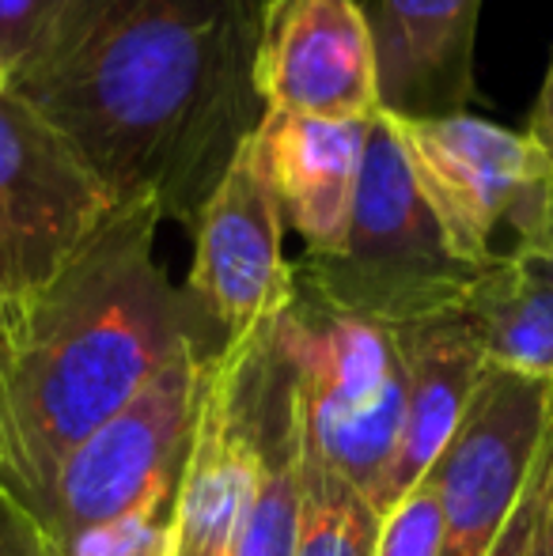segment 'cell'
Segmentation results:
<instances>
[{
	"label": "cell",
	"instance_id": "7402d4cb",
	"mask_svg": "<svg viewBox=\"0 0 553 556\" xmlns=\"http://www.w3.org/2000/svg\"><path fill=\"white\" fill-rule=\"evenodd\" d=\"M58 4L61 0H0V53L8 65H15L30 50Z\"/></svg>",
	"mask_w": 553,
	"mask_h": 556
},
{
	"label": "cell",
	"instance_id": "7c38bea8",
	"mask_svg": "<svg viewBox=\"0 0 553 556\" xmlns=\"http://www.w3.org/2000/svg\"><path fill=\"white\" fill-rule=\"evenodd\" d=\"M486 0H361L387 117H455L478 96L474 50Z\"/></svg>",
	"mask_w": 553,
	"mask_h": 556
},
{
	"label": "cell",
	"instance_id": "5b68a950",
	"mask_svg": "<svg viewBox=\"0 0 553 556\" xmlns=\"http://www.w3.org/2000/svg\"><path fill=\"white\" fill-rule=\"evenodd\" d=\"M274 344L292 367L307 443L376 507L406 420L410 371L399 333L326 307L296 285Z\"/></svg>",
	"mask_w": 553,
	"mask_h": 556
},
{
	"label": "cell",
	"instance_id": "d6986e66",
	"mask_svg": "<svg viewBox=\"0 0 553 556\" xmlns=\"http://www.w3.org/2000/svg\"><path fill=\"white\" fill-rule=\"evenodd\" d=\"M376 556H440V504L428 477L384 515Z\"/></svg>",
	"mask_w": 553,
	"mask_h": 556
},
{
	"label": "cell",
	"instance_id": "603a6c76",
	"mask_svg": "<svg viewBox=\"0 0 553 556\" xmlns=\"http://www.w3.org/2000/svg\"><path fill=\"white\" fill-rule=\"evenodd\" d=\"M527 132L539 140V148L553 160V61L546 68V80H542V88H539V99H535V106H531Z\"/></svg>",
	"mask_w": 553,
	"mask_h": 556
},
{
	"label": "cell",
	"instance_id": "83f0119b",
	"mask_svg": "<svg viewBox=\"0 0 553 556\" xmlns=\"http://www.w3.org/2000/svg\"><path fill=\"white\" fill-rule=\"evenodd\" d=\"M266 4H269V0H266Z\"/></svg>",
	"mask_w": 553,
	"mask_h": 556
},
{
	"label": "cell",
	"instance_id": "9c48e42d",
	"mask_svg": "<svg viewBox=\"0 0 553 556\" xmlns=\"http://www.w3.org/2000/svg\"><path fill=\"white\" fill-rule=\"evenodd\" d=\"M553 432V387L489 364L428 481L440 556H489L516 515Z\"/></svg>",
	"mask_w": 553,
	"mask_h": 556
},
{
	"label": "cell",
	"instance_id": "9a60e30c",
	"mask_svg": "<svg viewBox=\"0 0 553 556\" xmlns=\"http://www.w3.org/2000/svg\"><path fill=\"white\" fill-rule=\"evenodd\" d=\"M300 402H296L292 367L274 344V375H269L266 409H262L259 484L247 507L243 530L231 556H296L300 534Z\"/></svg>",
	"mask_w": 553,
	"mask_h": 556
},
{
	"label": "cell",
	"instance_id": "5bb4252c",
	"mask_svg": "<svg viewBox=\"0 0 553 556\" xmlns=\"http://www.w3.org/2000/svg\"><path fill=\"white\" fill-rule=\"evenodd\" d=\"M394 333H399L402 356H406L410 394L399 451H394V462L376 500L379 515L399 507L432 473L489 367L486 352L478 349L470 326L458 315L417 323Z\"/></svg>",
	"mask_w": 553,
	"mask_h": 556
},
{
	"label": "cell",
	"instance_id": "30bf717a",
	"mask_svg": "<svg viewBox=\"0 0 553 556\" xmlns=\"http://www.w3.org/2000/svg\"><path fill=\"white\" fill-rule=\"evenodd\" d=\"M186 292L224 341L277 323L296 300V262L285 257V216L262 175L254 132L239 144L193 220Z\"/></svg>",
	"mask_w": 553,
	"mask_h": 556
},
{
	"label": "cell",
	"instance_id": "e0dca14e",
	"mask_svg": "<svg viewBox=\"0 0 553 556\" xmlns=\"http://www.w3.org/2000/svg\"><path fill=\"white\" fill-rule=\"evenodd\" d=\"M300 484L303 500L296 556H376L384 515L307 443V435L300 443Z\"/></svg>",
	"mask_w": 553,
	"mask_h": 556
},
{
	"label": "cell",
	"instance_id": "4316f807",
	"mask_svg": "<svg viewBox=\"0 0 553 556\" xmlns=\"http://www.w3.org/2000/svg\"><path fill=\"white\" fill-rule=\"evenodd\" d=\"M0 341H4V311H0Z\"/></svg>",
	"mask_w": 553,
	"mask_h": 556
},
{
	"label": "cell",
	"instance_id": "52a82bcc",
	"mask_svg": "<svg viewBox=\"0 0 553 556\" xmlns=\"http://www.w3.org/2000/svg\"><path fill=\"white\" fill-rule=\"evenodd\" d=\"M213 352H186L167 364L126 409L99 425L61 462L42 504L30 507L46 542L111 522L178 489Z\"/></svg>",
	"mask_w": 553,
	"mask_h": 556
},
{
	"label": "cell",
	"instance_id": "3957f363",
	"mask_svg": "<svg viewBox=\"0 0 553 556\" xmlns=\"http://www.w3.org/2000/svg\"><path fill=\"white\" fill-rule=\"evenodd\" d=\"M296 285L326 307L387 330L458 315L470 300L478 273L443 247L384 114L368 125L345 242L334 254H303L296 262Z\"/></svg>",
	"mask_w": 553,
	"mask_h": 556
},
{
	"label": "cell",
	"instance_id": "484cf974",
	"mask_svg": "<svg viewBox=\"0 0 553 556\" xmlns=\"http://www.w3.org/2000/svg\"><path fill=\"white\" fill-rule=\"evenodd\" d=\"M539 269H542V273H546V277L553 280V239H550V254H546V262H542V265H539Z\"/></svg>",
	"mask_w": 553,
	"mask_h": 556
},
{
	"label": "cell",
	"instance_id": "7a4b0ae2",
	"mask_svg": "<svg viewBox=\"0 0 553 556\" xmlns=\"http://www.w3.org/2000/svg\"><path fill=\"white\" fill-rule=\"evenodd\" d=\"M160 208L126 201L0 349V477L42 504L61 462L216 326L155 257Z\"/></svg>",
	"mask_w": 553,
	"mask_h": 556
},
{
	"label": "cell",
	"instance_id": "4fadbf2b",
	"mask_svg": "<svg viewBox=\"0 0 553 556\" xmlns=\"http://www.w3.org/2000/svg\"><path fill=\"white\" fill-rule=\"evenodd\" d=\"M372 122H318L266 111L254 129L262 175L285 227L300 235L307 254H334L345 242Z\"/></svg>",
	"mask_w": 553,
	"mask_h": 556
},
{
	"label": "cell",
	"instance_id": "ba28073f",
	"mask_svg": "<svg viewBox=\"0 0 553 556\" xmlns=\"http://www.w3.org/2000/svg\"><path fill=\"white\" fill-rule=\"evenodd\" d=\"M274 323L209 356L171 515V556H231L259 484Z\"/></svg>",
	"mask_w": 553,
	"mask_h": 556
},
{
	"label": "cell",
	"instance_id": "8fae6325",
	"mask_svg": "<svg viewBox=\"0 0 553 556\" xmlns=\"http://www.w3.org/2000/svg\"><path fill=\"white\" fill-rule=\"evenodd\" d=\"M254 91L262 111L372 122L379 106L376 46L361 0H269L262 12Z\"/></svg>",
	"mask_w": 553,
	"mask_h": 556
},
{
	"label": "cell",
	"instance_id": "d4e9b609",
	"mask_svg": "<svg viewBox=\"0 0 553 556\" xmlns=\"http://www.w3.org/2000/svg\"><path fill=\"white\" fill-rule=\"evenodd\" d=\"M8 80H12V65H8L4 53H0V91H8Z\"/></svg>",
	"mask_w": 553,
	"mask_h": 556
},
{
	"label": "cell",
	"instance_id": "ffe728a7",
	"mask_svg": "<svg viewBox=\"0 0 553 556\" xmlns=\"http://www.w3.org/2000/svg\"><path fill=\"white\" fill-rule=\"evenodd\" d=\"M550 489H553V432L546 440V451H542V458H539V469H535L531 484H527L524 500H519L516 515H512L508 527L501 530V538L493 542L489 556H527V549H531V538H535V527H539L542 511H546Z\"/></svg>",
	"mask_w": 553,
	"mask_h": 556
},
{
	"label": "cell",
	"instance_id": "2e32d148",
	"mask_svg": "<svg viewBox=\"0 0 553 556\" xmlns=\"http://www.w3.org/2000/svg\"><path fill=\"white\" fill-rule=\"evenodd\" d=\"M458 318L489 364L553 387V280L539 265L481 273Z\"/></svg>",
	"mask_w": 553,
	"mask_h": 556
},
{
	"label": "cell",
	"instance_id": "44dd1931",
	"mask_svg": "<svg viewBox=\"0 0 553 556\" xmlns=\"http://www.w3.org/2000/svg\"><path fill=\"white\" fill-rule=\"evenodd\" d=\"M0 556H50L42 522L4 477H0Z\"/></svg>",
	"mask_w": 553,
	"mask_h": 556
},
{
	"label": "cell",
	"instance_id": "ac0fdd59",
	"mask_svg": "<svg viewBox=\"0 0 553 556\" xmlns=\"http://www.w3.org/2000/svg\"><path fill=\"white\" fill-rule=\"evenodd\" d=\"M171 515L175 492H163L118 519L50 542V556H171Z\"/></svg>",
	"mask_w": 553,
	"mask_h": 556
},
{
	"label": "cell",
	"instance_id": "8992f818",
	"mask_svg": "<svg viewBox=\"0 0 553 556\" xmlns=\"http://www.w3.org/2000/svg\"><path fill=\"white\" fill-rule=\"evenodd\" d=\"M114 213L118 198L80 152L0 91V349Z\"/></svg>",
	"mask_w": 553,
	"mask_h": 556
},
{
	"label": "cell",
	"instance_id": "cb8c5ba5",
	"mask_svg": "<svg viewBox=\"0 0 553 556\" xmlns=\"http://www.w3.org/2000/svg\"><path fill=\"white\" fill-rule=\"evenodd\" d=\"M553 492V489H550ZM527 556H553V530H550V500H546V511H542L539 527H535V538H531V549Z\"/></svg>",
	"mask_w": 553,
	"mask_h": 556
},
{
	"label": "cell",
	"instance_id": "6da1fadb",
	"mask_svg": "<svg viewBox=\"0 0 553 556\" xmlns=\"http://www.w3.org/2000/svg\"><path fill=\"white\" fill-rule=\"evenodd\" d=\"M266 0H61L12 91L126 201L193 227L259 129Z\"/></svg>",
	"mask_w": 553,
	"mask_h": 556
},
{
	"label": "cell",
	"instance_id": "277c9868",
	"mask_svg": "<svg viewBox=\"0 0 553 556\" xmlns=\"http://www.w3.org/2000/svg\"><path fill=\"white\" fill-rule=\"evenodd\" d=\"M387 122L455 262L478 277L504 265L546 262L553 160L531 132L474 114Z\"/></svg>",
	"mask_w": 553,
	"mask_h": 556
}]
</instances>
